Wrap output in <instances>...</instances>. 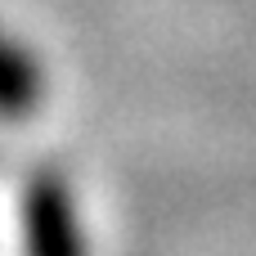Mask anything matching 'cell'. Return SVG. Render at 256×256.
I'll return each mask as SVG.
<instances>
[{
  "mask_svg": "<svg viewBox=\"0 0 256 256\" xmlns=\"http://www.w3.org/2000/svg\"><path fill=\"white\" fill-rule=\"evenodd\" d=\"M22 252L27 256H86L76 198L63 171L40 166L22 184Z\"/></svg>",
  "mask_w": 256,
  "mask_h": 256,
  "instance_id": "obj_1",
  "label": "cell"
},
{
  "mask_svg": "<svg viewBox=\"0 0 256 256\" xmlns=\"http://www.w3.org/2000/svg\"><path fill=\"white\" fill-rule=\"evenodd\" d=\"M40 99H45V72L36 54L0 27V117L22 122L40 108Z\"/></svg>",
  "mask_w": 256,
  "mask_h": 256,
  "instance_id": "obj_2",
  "label": "cell"
}]
</instances>
